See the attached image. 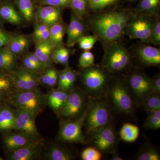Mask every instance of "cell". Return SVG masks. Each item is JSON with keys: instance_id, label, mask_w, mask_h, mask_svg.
<instances>
[{"instance_id": "cell-1", "label": "cell", "mask_w": 160, "mask_h": 160, "mask_svg": "<svg viewBox=\"0 0 160 160\" xmlns=\"http://www.w3.org/2000/svg\"><path fill=\"white\" fill-rule=\"evenodd\" d=\"M95 13L89 18L87 25L105 48L122 38L125 27L134 11L118 6Z\"/></svg>"}, {"instance_id": "cell-2", "label": "cell", "mask_w": 160, "mask_h": 160, "mask_svg": "<svg viewBox=\"0 0 160 160\" xmlns=\"http://www.w3.org/2000/svg\"><path fill=\"white\" fill-rule=\"evenodd\" d=\"M105 98L118 114L131 115L138 106L124 77L112 78Z\"/></svg>"}, {"instance_id": "cell-3", "label": "cell", "mask_w": 160, "mask_h": 160, "mask_svg": "<svg viewBox=\"0 0 160 160\" xmlns=\"http://www.w3.org/2000/svg\"><path fill=\"white\" fill-rule=\"evenodd\" d=\"M113 77L102 66L95 64L83 69L79 74L82 89L91 98H105Z\"/></svg>"}, {"instance_id": "cell-4", "label": "cell", "mask_w": 160, "mask_h": 160, "mask_svg": "<svg viewBox=\"0 0 160 160\" xmlns=\"http://www.w3.org/2000/svg\"><path fill=\"white\" fill-rule=\"evenodd\" d=\"M104 49L101 66L112 76L131 69L133 61L131 52L120 40L112 42Z\"/></svg>"}, {"instance_id": "cell-5", "label": "cell", "mask_w": 160, "mask_h": 160, "mask_svg": "<svg viewBox=\"0 0 160 160\" xmlns=\"http://www.w3.org/2000/svg\"><path fill=\"white\" fill-rule=\"evenodd\" d=\"M111 112L106 98H90L84 123L85 132L88 137L111 122Z\"/></svg>"}, {"instance_id": "cell-6", "label": "cell", "mask_w": 160, "mask_h": 160, "mask_svg": "<svg viewBox=\"0 0 160 160\" xmlns=\"http://www.w3.org/2000/svg\"><path fill=\"white\" fill-rule=\"evenodd\" d=\"M8 100L9 105L27 110L36 117L46 106V94L38 87L29 90H16L8 96Z\"/></svg>"}, {"instance_id": "cell-7", "label": "cell", "mask_w": 160, "mask_h": 160, "mask_svg": "<svg viewBox=\"0 0 160 160\" xmlns=\"http://www.w3.org/2000/svg\"><path fill=\"white\" fill-rule=\"evenodd\" d=\"M158 17L134 12L125 27L124 35L131 39L139 40L142 43L151 44L152 30Z\"/></svg>"}, {"instance_id": "cell-8", "label": "cell", "mask_w": 160, "mask_h": 160, "mask_svg": "<svg viewBox=\"0 0 160 160\" xmlns=\"http://www.w3.org/2000/svg\"><path fill=\"white\" fill-rule=\"evenodd\" d=\"M123 77L126 80L132 97L138 106L152 91L151 78L141 68L128 70Z\"/></svg>"}, {"instance_id": "cell-9", "label": "cell", "mask_w": 160, "mask_h": 160, "mask_svg": "<svg viewBox=\"0 0 160 160\" xmlns=\"http://www.w3.org/2000/svg\"><path fill=\"white\" fill-rule=\"evenodd\" d=\"M89 97L82 89L73 88L70 90L64 106L58 112L63 120L75 119L87 110L90 102Z\"/></svg>"}, {"instance_id": "cell-10", "label": "cell", "mask_w": 160, "mask_h": 160, "mask_svg": "<svg viewBox=\"0 0 160 160\" xmlns=\"http://www.w3.org/2000/svg\"><path fill=\"white\" fill-rule=\"evenodd\" d=\"M87 111V109L82 115L75 119L61 120L57 137L59 141L62 142L80 143L82 145L87 143L82 131Z\"/></svg>"}, {"instance_id": "cell-11", "label": "cell", "mask_w": 160, "mask_h": 160, "mask_svg": "<svg viewBox=\"0 0 160 160\" xmlns=\"http://www.w3.org/2000/svg\"><path fill=\"white\" fill-rule=\"evenodd\" d=\"M112 122L89 137V141L92 146L102 153H112L117 152L119 138Z\"/></svg>"}, {"instance_id": "cell-12", "label": "cell", "mask_w": 160, "mask_h": 160, "mask_svg": "<svg viewBox=\"0 0 160 160\" xmlns=\"http://www.w3.org/2000/svg\"><path fill=\"white\" fill-rule=\"evenodd\" d=\"M131 53L132 58H134L140 67L160 66L159 48L144 43L136 46Z\"/></svg>"}, {"instance_id": "cell-13", "label": "cell", "mask_w": 160, "mask_h": 160, "mask_svg": "<svg viewBox=\"0 0 160 160\" xmlns=\"http://www.w3.org/2000/svg\"><path fill=\"white\" fill-rule=\"evenodd\" d=\"M16 90H29L38 87L40 84L41 73L27 70L18 66L10 73Z\"/></svg>"}, {"instance_id": "cell-14", "label": "cell", "mask_w": 160, "mask_h": 160, "mask_svg": "<svg viewBox=\"0 0 160 160\" xmlns=\"http://www.w3.org/2000/svg\"><path fill=\"white\" fill-rule=\"evenodd\" d=\"M14 130L24 132L33 138L41 140L35 124L37 117L33 113L25 109L16 108Z\"/></svg>"}, {"instance_id": "cell-15", "label": "cell", "mask_w": 160, "mask_h": 160, "mask_svg": "<svg viewBox=\"0 0 160 160\" xmlns=\"http://www.w3.org/2000/svg\"><path fill=\"white\" fill-rule=\"evenodd\" d=\"M89 29L84 19L79 18L71 11L70 22L67 27V40L65 46L69 48L74 47L81 38L87 35Z\"/></svg>"}, {"instance_id": "cell-16", "label": "cell", "mask_w": 160, "mask_h": 160, "mask_svg": "<svg viewBox=\"0 0 160 160\" xmlns=\"http://www.w3.org/2000/svg\"><path fill=\"white\" fill-rule=\"evenodd\" d=\"M42 140H36L22 148L6 151V158L9 160H34L39 157L42 150Z\"/></svg>"}, {"instance_id": "cell-17", "label": "cell", "mask_w": 160, "mask_h": 160, "mask_svg": "<svg viewBox=\"0 0 160 160\" xmlns=\"http://www.w3.org/2000/svg\"><path fill=\"white\" fill-rule=\"evenodd\" d=\"M2 142L5 151L16 150L38 140L29 135L20 131L18 132H12V131L8 132L2 134Z\"/></svg>"}, {"instance_id": "cell-18", "label": "cell", "mask_w": 160, "mask_h": 160, "mask_svg": "<svg viewBox=\"0 0 160 160\" xmlns=\"http://www.w3.org/2000/svg\"><path fill=\"white\" fill-rule=\"evenodd\" d=\"M34 42L32 35L11 32L7 46L10 51L19 58L29 51Z\"/></svg>"}, {"instance_id": "cell-19", "label": "cell", "mask_w": 160, "mask_h": 160, "mask_svg": "<svg viewBox=\"0 0 160 160\" xmlns=\"http://www.w3.org/2000/svg\"><path fill=\"white\" fill-rule=\"evenodd\" d=\"M25 22L12 0H3L0 2V22L20 26Z\"/></svg>"}, {"instance_id": "cell-20", "label": "cell", "mask_w": 160, "mask_h": 160, "mask_svg": "<svg viewBox=\"0 0 160 160\" xmlns=\"http://www.w3.org/2000/svg\"><path fill=\"white\" fill-rule=\"evenodd\" d=\"M63 9L54 6L38 5L34 19L50 27L62 21Z\"/></svg>"}, {"instance_id": "cell-21", "label": "cell", "mask_w": 160, "mask_h": 160, "mask_svg": "<svg viewBox=\"0 0 160 160\" xmlns=\"http://www.w3.org/2000/svg\"><path fill=\"white\" fill-rule=\"evenodd\" d=\"M69 91L57 88L52 89L46 94V106L58 113L66 102Z\"/></svg>"}, {"instance_id": "cell-22", "label": "cell", "mask_w": 160, "mask_h": 160, "mask_svg": "<svg viewBox=\"0 0 160 160\" xmlns=\"http://www.w3.org/2000/svg\"><path fill=\"white\" fill-rule=\"evenodd\" d=\"M19 58L7 46L0 47V71L11 73L19 66Z\"/></svg>"}, {"instance_id": "cell-23", "label": "cell", "mask_w": 160, "mask_h": 160, "mask_svg": "<svg viewBox=\"0 0 160 160\" xmlns=\"http://www.w3.org/2000/svg\"><path fill=\"white\" fill-rule=\"evenodd\" d=\"M35 44L33 52L36 56L45 67L52 66L53 63L52 60V54L55 49L54 46L49 40Z\"/></svg>"}, {"instance_id": "cell-24", "label": "cell", "mask_w": 160, "mask_h": 160, "mask_svg": "<svg viewBox=\"0 0 160 160\" xmlns=\"http://www.w3.org/2000/svg\"><path fill=\"white\" fill-rule=\"evenodd\" d=\"M15 122L14 109L7 103L0 108V133L14 130Z\"/></svg>"}, {"instance_id": "cell-25", "label": "cell", "mask_w": 160, "mask_h": 160, "mask_svg": "<svg viewBox=\"0 0 160 160\" xmlns=\"http://www.w3.org/2000/svg\"><path fill=\"white\" fill-rule=\"evenodd\" d=\"M12 1L25 22H33L38 6L35 0Z\"/></svg>"}, {"instance_id": "cell-26", "label": "cell", "mask_w": 160, "mask_h": 160, "mask_svg": "<svg viewBox=\"0 0 160 160\" xmlns=\"http://www.w3.org/2000/svg\"><path fill=\"white\" fill-rule=\"evenodd\" d=\"M46 159L49 160H71L75 158V155L70 149L58 145L52 144L45 153Z\"/></svg>"}, {"instance_id": "cell-27", "label": "cell", "mask_w": 160, "mask_h": 160, "mask_svg": "<svg viewBox=\"0 0 160 160\" xmlns=\"http://www.w3.org/2000/svg\"><path fill=\"white\" fill-rule=\"evenodd\" d=\"M68 25L61 21L50 26V36L49 40L55 48L64 46L63 39L67 32Z\"/></svg>"}, {"instance_id": "cell-28", "label": "cell", "mask_w": 160, "mask_h": 160, "mask_svg": "<svg viewBox=\"0 0 160 160\" xmlns=\"http://www.w3.org/2000/svg\"><path fill=\"white\" fill-rule=\"evenodd\" d=\"M160 0H138L135 9L136 13L159 16Z\"/></svg>"}, {"instance_id": "cell-29", "label": "cell", "mask_w": 160, "mask_h": 160, "mask_svg": "<svg viewBox=\"0 0 160 160\" xmlns=\"http://www.w3.org/2000/svg\"><path fill=\"white\" fill-rule=\"evenodd\" d=\"M134 159L137 160H159L160 154L158 149L146 140Z\"/></svg>"}, {"instance_id": "cell-30", "label": "cell", "mask_w": 160, "mask_h": 160, "mask_svg": "<svg viewBox=\"0 0 160 160\" xmlns=\"http://www.w3.org/2000/svg\"><path fill=\"white\" fill-rule=\"evenodd\" d=\"M74 50L66 47L65 45L55 48L52 54V62L56 64L68 66L70 56Z\"/></svg>"}, {"instance_id": "cell-31", "label": "cell", "mask_w": 160, "mask_h": 160, "mask_svg": "<svg viewBox=\"0 0 160 160\" xmlns=\"http://www.w3.org/2000/svg\"><path fill=\"white\" fill-rule=\"evenodd\" d=\"M121 0H87V9L93 12H100L118 6Z\"/></svg>"}, {"instance_id": "cell-32", "label": "cell", "mask_w": 160, "mask_h": 160, "mask_svg": "<svg viewBox=\"0 0 160 160\" xmlns=\"http://www.w3.org/2000/svg\"><path fill=\"white\" fill-rule=\"evenodd\" d=\"M33 22L34 31L32 35L34 42H40L49 40L50 27L36 19L33 20Z\"/></svg>"}, {"instance_id": "cell-33", "label": "cell", "mask_w": 160, "mask_h": 160, "mask_svg": "<svg viewBox=\"0 0 160 160\" xmlns=\"http://www.w3.org/2000/svg\"><path fill=\"white\" fill-rule=\"evenodd\" d=\"M139 132V128L138 126L130 123H126L120 130L119 137L124 142H133L137 140Z\"/></svg>"}, {"instance_id": "cell-34", "label": "cell", "mask_w": 160, "mask_h": 160, "mask_svg": "<svg viewBox=\"0 0 160 160\" xmlns=\"http://www.w3.org/2000/svg\"><path fill=\"white\" fill-rule=\"evenodd\" d=\"M59 71L52 66L46 67L41 74L40 84L52 88L58 84Z\"/></svg>"}, {"instance_id": "cell-35", "label": "cell", "mask_w": 160, "mask_h": 160, "mask_svg": "<svg viewBox=\"0 0 160 160\" xmlns=\"http://www.w3.org/2000/svg\"><path fill=\"white\" fill-rule=\"evenodd\" d=\"M148 114L160 110V94L152 92L144 100L140 106Z\"/></svg>"}, {"instance_id": "cell-36", "label": "cell", "mask_w": 160, "mask_h": 160, "mask_svg": "<svg viewBox=\"0 0 160 160\" xmlns=\"http://www.w3.org/2000/svg\"><path fill=\"white\" fill-rule=\"evenodd\" d=\"M16 91L10 73L0 71V94L8 96Z\"/></svg>"}, {"instance_id": "cell-37", "label": "cell", "mask_w": 160, "mask_h": 160, "mask_svg": "<svg viewBox=\"0 0 160 160\" xmlns=\"http://www.w3.org/2000/svg\"><path fill=\"white\" fill-rule=\"evenodd\" d=\"M69 8L82 19L88 15L87 0H70Z\"/></svg>"}, {"instance_id": "cell-38", "label": "cell", "mask_w": 160, "mask_h": 160, "mask_svg": "<svg viewBox=\"0 0 160 160\" xmlns=\"http://www.w3.org/2000/svg\"><path fill=\"white\" fill-rule=\"evenodd\" d=\"M148 115L149 116L144 122L143 128L153 130L160 129V110L153 112Z\"/></svg>"}, {"instance_id": "cell-39", "label": "cell", "mask_w": 160, "mask_h": 160, "mask_svg": "<svg viewBox=\"0 0 160 160\" xmlns=\"http://www.w3.org/2000/svg\"><path fill=\"white\" fill-rule=\"evenodd\" d=\"M98 41V39L95 35H86L81 38L78 43L80 49L88 51L93 48Z\"/></svg>"}, {"instance_id": "cell-40", "label": "cell", "mask_w": 160, "mask_h": 160, "mask_svg": "<svg viewBox=\"0 0 160 160\" xmlns=\"http://www.w3.org/2000/svg\"><path fill=\"white\" fill-rule=\"evenodd\" d=\"M81 157L83 160H100L102 159V153L92 146L84 149L81 153Z\"/></svg>"}, {"instance_id": "cell-41", "label": "cell", "mask_w": 160, "mask_h": 160, "mask_svg": "<svg viewBox=\"0 0 160 160\" xmlns=\"http://www.w3.org/2000/svg\"><path fill=\"white\" fill-rule=\"evenodd\" d=\"M21 66L27 70L42 74L45 69L41 68L33 63L28 56L27 52L21 57Z\"/></svg>"}, {"instance_id": "cell-42", "label": "cell", "mask_w": 160, "mask_h": 160, "mask_svg": "<svg viewBox=\"0 0 160 160\" xmlns=\"http://www.w3.org/2000/svg\"><path fill=\"white\" fill-rule=\"evenodd\" d=\"M64 69L66 76V82L64 90H70L73 88L74 83L77 78V73L76 72L71 69L68 65L65 66Z\"/></svg>"}, {"instance_id": "cell-43", "label": "cell", "mask_w": 160, "mask_h": 160, "mask_svg": "<svg viewBox=\"0 0 160 160\" xmlns=\"http://www.w3.org/2000/svg\"><path fill=\"white\" fill-rule=\"evenodd\" d=\"M94 55L91 51H84L79 59V65L82 69H86L94 65Z\"/></svg>"}, {"instance_id": "cell-44", "label": "cell", "mask_w": 160, "mask_h": 160, "mask_svg": "<svg viewBox=\"0 0 160 160\" xmlns=\"http://www.w3.org/2000/svg\"><path fill=\"white\" fill-rule=\"evenodd\" d=\"M70 0H35L37 5L49 6L62 9L69 8Z\"/></svg>"}, {"instance_id": "cell-45", "label": "cell", "mask_w": 160, "mask_h": 160, "mask_svg": "<svg viewBox=\"0 0 160 160\" xmlns=\"http://www.w3.org/2000/svg\"><path fill=\"white\" fill-rule=\"evenodd\" d=\"M151 44L155 46L160 45V20L159 17L157 18L155 23L152 34Z\"/></svg>"}, {"instance_id": "cell-46", "label": "cell", "mask_w": 160, "mask_h": 160, "mask_svg": "<svg viewBox=\"0 0 160 160\" xmlns=\"http://www.w3.org/2000/svg\"><path fill=\"white\" fill-rule=\"evenodd\" d=\"M11 32L6 30L4 24L0 22V47L7 46Z\"/></svg>"}, {"instance_id": "cell-47", "label": "cell", "mask_w": 160, "mask_h": 160, "mask_svg": "<svg viewBox=\"0 0 160 160\" xmlns=\"http://www.w3.org/2000/svg\"><path fill=\"white\" fill-rule=\"evenodd\" d=\"M152 87V91L156 93L160 94V74L156 75L151 78Z\"/></svg>"}, {"instance_id": "cell-48", "label": "cell", "mask_w": 160, "mask_h": 160, "mask_svg": "<svg viewBox=\"0 0 160 160\" xmlns=\"http://www.w3.org/2000/svg\"><path fill=\"white\" fill-rule=\"evenodd\" d=\"M66 82V76L64 69L60 70L58 72V78L57 89H64Z\"/></svg>"}, {"instance_id": "cell-49", "label": "cell", "mask_w": 160, "mask_h": 160, "mask_svg": "<svg viewBox=\"0 0 160 160\" xmlns=\"http://www.w3.org/2000/svg\"><path fill=\"white\" fill-rule=\"evenodd\" d=\"M7 103H8V96L0 94V108Z\"/></svg>"}, {"instance_id": "cell-50", "label": "cell", "mask_w": 160, "mask_h": 160, "mask_svg": "<svg viewBox=\"0 0 160 160\" xmlns=\"http://www.w3.org/2000/svg\"><path fill=\"white\" fill-rule=\"evenodd\" d=\"M112 160H122L123 159L122 158L120 157L119 155L118 154L117 152H113L112 153Z\"/></svg>"}, {"instance_id": "cell-51", "label": "cell", "mask_w": 160, "mask_h": 160, "mask_svg": "<svg viewBox=\"0 0 160 160\" xmlns=\"http://www.w3.org/2000/svg\"><path fill=\"white\" fill-rule=\"evenodd\" d=\"M138 0H124V2L126 3H132Z\"/></svg>"}, {"instance_id": "cell-52", "label": "cell", "mask_w": 160, "mask_h": 160, "mask_svg": "<svg viewBox=\"0 0 160 160\" xmlns=\"http://www.w3.org/2000/svg\"><path fill=\"white\" fill-rule=\"evenodd\" d=\"M4 159L3 158H2L1 157H0V160H4Z\"/></svg>"}, {"instance_id": "cell-53", "label": "cell", "mask_w": 160, "mask_h": 160, "mask_svg": "<svg viewBox=\"0 0 160 160\" xmlns=\"http://www.w3.org/2000/svg\"><path fill=\"white\" fill-rule=\"evenodd\" d=\"M2 1H3V0H0V2H2Z\"/></svg>"}, {"instance_id": "cell-54", "label": "cell", "mask_w": 160, "mask_h": 160, "mask_svg": "<svg viewBox=\"0 0 160 160\" xmlns=\"http://www.w3.org/2000/svg\"></svg>"}]
</instances>
